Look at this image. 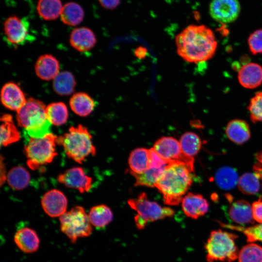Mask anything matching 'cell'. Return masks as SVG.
Masks as SVG:
<instances>
[{"label":"cell","instance_id":"6da1fadb","mask_svg":"<svg viewBox=\"0 0 262 262\" xmlns=\"http://www.w3.org/2000/svg\"><path fill=\"white\" fill-rule=\"evenodd\" d=\"M175 43L179 56L195 64L212 58L217 46L213 31L203 25L188 26L176 36Z\"/></svg>","mask_w":262,"mask_h":262},{"label":"cell","instance_id":"7a4b0ae2","mask_svg":"<svg viewBox=\"0 0 262 262\" xmlns=\"http://www.w3.org/2000/svg\"><path fill=\"white\" fill-rule=\"evenodd\" d=\"M194 169L180 162L169 163L155 184L162 193L164 202L169 205H177L193 182Z\"/></svg>","mask_w":262,"mask_h":262},{"label":"cell","instance_id":"3957f363","mask_svg":"<svg viewBox=\"0 0 262 262\" xmlns=\"http://www.w3.org/2000/svg\"><path fill=\"white\" fill-rule=\"evenodd\" d=\"M46 108L42 101L30 98L16 111L17 124L25 129L29 137L42 138L51 133L52 124L47 118Z\"/></svg>","mask_w":262,"mask_h":262},{"label":"cell","instance_id":"277c9868","mask_svg":"<svg viewBox=\"0 0 262 262\" xmlns=\"http://www.w3.org/2000/svg\"><path fill=\"white\" fill-rule=\"evenodd\" d=\"M57 143L62 146L68 157L79 164L88 156L96 154L92 136L82 125L71 127L67 132L57 137Z\"/></svg>","mask_w":262,"mask_h":262},{"label":"cell","instance_id":"5b68a950","mask_svg":"<svg viewBox=\"0 0 262 262\" xmlns=\"http://www.w3.org/2000/svg\"><path fill=\"white\" fill-rule=\"evenodd\" d=\"M237 236L221 229L212 231L205 245L208 262H231L238 258V250L235 240Z\"/></svg>","mask_w":262,"mask_h":262},{"label":"cell","instance_id":"8992f818","mask_svg":"<svg viewBox=\"0 0 262 262\" xmlns=\"http://www.w3.org/2000/svg\"><path fill=\"white\" fill-rule=\"evenodd\" d=\"M25 146L28 166L33 170L50 163L57 155L55 147L57 137L49 133L42 138L29 137Z\"/></svg>","mask_w":262,"mask_h":262},{"label":"cell","instance_id":"52a82bcc","mask_svg":"<svg viewBox=\"0 0 262 262\" xmlns=\"http://www.w3.org/2000/svg\"><path fill=\"white\" fill-rule=\"evenodd\" d=\"M128 203L137 212L134 221L139 229H144L149 222L163 219L174 213L173 209L162 207L156 202L148 200L145 193H141L136 198L129 199Z\"/></svg>","mask_w":262,"mask_h":262},{"label":"cell","instance_id":"ba28073f","mask_svg":"<svg viewBox=\"0 0 262 262\" xmlns=\"http://www.w3.org/2000/svg\"><path fill=\"white\" fill-rule=\"evenodd\" d=\"M60 229L72 243L90 235L92 225L88 214L80 206L73 207L60 217Z\"/></svg>","mask_w":262,"mask_h":262},{"label":"cell","instance_id":"9c48e42d","mask_svg":"<svg viewBox=\"0 0 262 262\" xmlns=\"http://www.w3.org/2000/svg\"><path fill=\"white\" fill-rule=\"evenodd\" d=\"M153 148L168 164L180 162L194 169V158L183 152L180 142L172 137H163L155 143Z\"/></svg>","mask_w":262,"mask_h":262},{"label":"cell","instance_id":"30bf717a","mask_svg":"<svg viewBox=\"0 0 262 262\" xmlns=\"http://www.w3.org/2000/svg\"><path fill=\"white\" fill-rule=\"evenodd\" d=\"M241 10L238 0H213L210 5V14L215 21L230 23L238 17Z\"/></svg>","mask_w":262,"mask_h":262},{"label":"cell","instance_id":"8fae6325","mask_svg":"<svg viewBox=\"0 0 262 262\" xmlns=\"http://www.w3.org/2000/svg\"><path fill=\"white\" fill-rule=\"evenodd\" d=\"M58 180L67 187L75 189L81 193L88 192L92 186V178L80 167L66 170L59 175Z\"/></svg>","mask_w":262,"mask_h":262},{"label":"cell","instance_id":"7c38bea8","mask_svg":"<svg viewBox=\"0 0 262 262\" xmlns=\"http://www.w3.org/2000/svg\"><path fill=\"white\" fill-rule=\"evenodd\" d=\"M4 31L7 40L13 45L23 44L31 37L27 23L15 16L9 17L5 21Z\"/></svg>","mask_w":262,"mask_h":262},{"label":"cell","instance_id":"4fadbf2b","mask_svg":"<svg viewBox=\"0 0 262 262\" xmlns=\"http://www.w3.org/2000/svg\"><path fill=\"white\" fill-rule=\"evenodd\" d=\"M41 204L44 212L49 216L60 217L66 212L67 200L61 191L52 189L43 195Z\"/></svg>","mask_w":262,"mask_h":262},{"label":"cell","instance_id":"5bb4252c","mask_svg":"<svg viewBox=\"0 0 262 262\" xmlns=\"http://www.w3.org/2000/svg\"><path fill=\"white\" fill-rule=\"evenodd\" d=\"M227 197L230 203L228 213L232 221L239 226L254 223L252 206L247 201L244 199L233 201L229 195H228Z\"/></svg>","mask_w":262,"mask_h":262},{"label":"cell","instance_id":"9a60e30c","mask_svg":"<svg viewBox=\"0 0 262 262\" xmlns=\"http://www.w3.org/2000/svg\"><path fill=\"white\" fill-rule=\"evenodd\" d=\"M182 209L188 217L196 219L205 215L208 211L209 205L201 195L189 193L181 201Z\"/></svg>","mask_w":262,"mask_h":262},{"label":"cell","instance_id":"2e32d148","mask_svg":"<svg viewBox=\"0 0 262 262\" xmlns=\"http://www.w3.org/2000/svg\"><path fill=\"white\" fill-rule=\"evenodd\" d=\"M0 98L4 107L16 111L23 107L27 101L21 88L13 82L6 83L3 86Z\"/></svg>","mask_w":262,"mask_h":262},{"label":"cell","instance_id":"e0dca14e","mask_svg":"<svg viewBox=\"0 0 262 262\" xmlns=\"http://www.w3.org/2000/svg\"><path fill=\"white\" fill-rule=\"evenodd\" d=\"M14 240L16 246L26 253L34 252L39 247L40 239L38 234L29 227L19 228L15 234Z\"/></svg>","mask_w":262,"mask_h":262},{"label":"cell","instance_id":"ac0fdd59","mask_svg":"<svg viewBox=\"0 0 262 262\" xmlns=\"http://www.w3.org/2000/svg\"><path fill=\"white\" fill-rule=\"evenodd\" d=\"M238 79L242 86L255 88L262 83V67L255 63L244 65L238 72Z\"/></svg>","mask_w":262,"mask_h":262},{"label":"cell","instance_id":"d6986e66","mask_svg":"<svg viewBox=\"0 0 262 262\" xmlns=\"http://www.w3.org/2000/svg\"><path fill=\"white\" fill-rule=\"evenodd\" d=\"M96 41L94 33L86 27L76 28L71 32L70 35L71 45L81 52L90 50L95 45Z\"/></svg>","mask_w":262,"mask_h":262},{"label":"cell","instance_id":"ffe728a7","mask_svg":"<svg viewBox=\"0 0 262 262\" xmlns=\"http://www.w3.org/2000/svg\"><path fill=\"white\" fill-rule=\"evenodd\" d=\"M35 70L36 75L42 80L54 79L59 73V64L57 60L49 54L41 56L37 59Z\"/></svg>","mask_w":262,"mask_h":262},{"label":"cell","instance_id":"44dd1931","mask_svg":"<svg viewBox=\"0 0 262 262\" xmlns=\"http://www.w3.org/2000/svg\"><path fill=\"white\" fill-rule=\"evenodd\" d=\"M225 132L228 138L238 145L245 143L250 137L249 125L242 119H235L230 121L226 126Z\"/></svg>","mask_w":262,"mask_h":262},{"label":"cell","instance_id":"7402d4cb","mask_svg":"<svg viewBox=\"0 0 262 262\" xmlns=\"http://www.w3.org/2000/svg\"><path fill=\"white\" fill-rule=\"evenodd\" d=\"M129 172L140 174L149 168V149L140 147L133 150L129 158Z\"/></svg>","mask_w":262,"mask_h":262},{"label":"cell","instance_id":"603a6c76","mask_svg":"<svg viewBox=\"0 0 262 262\" xmlns=\"http://www.w3.org/2000/svg\"><path fill=\"white\" fill-rule=\"evenodd\" d=\"M69 105L73 112L82 116L89 115L95 105L93 99L88 95L82 92L74 94L70 98Z\"/></svg>","mask_w":262,"mask_h":262},{"label":"cell","instance_id":"cb8c5ba5","mask_svg":"<svg viewBox=\"0 0 262 262\" xmlns=\"http://www.w3.org/2000/svg\"><path fill=\"white\" fill-rule=\"evenodd\" d=\"M88 215L92 226L98 229L105 228L112 221L113 218L111 209L103 204L91 208Z\"/></svg>","mask_w":262,"mask_h":262},{"label":"cell","instance_id":"d4e9b609","mask_svg":"<svg viewBox=\"0 0 262 262\" xmlns=\"http://www.w3.org/2000/svg\"><path fill=\"white\" fill-rule=\"evenodd\" d=\"M0 144L6 146L10 144L18 141L20 139V134L14 124L12 117L8 114L3 115L1 117Z\"/></svg>","mask_w":262,"mask_h":262},{"label":"cell","instance_id":"484cf974","mask_svg":"<svg viewBox=\"0 0 262 262\" xmlns=\"http://www.w3.org/2000/svg\"><path fill=\"white\" fill-rule=\"evenodd\" d=\"M60 16L64 23L74 26L79 24L82 21L84 11L79 4L69 2L63 6Z\"/></svg>","mask_w":262,"mask_h":262},{"label":"cell","instance_id":"4316f807","mask_svg":"<svg viewBox=\"0 0 262 262\" xmlns=\"http://www.w3.org/2000/svg\"><path fill=\"white\" fill-rule=\"evenodd\" d=\"M7 182L13 189L17 190L26 188L31 180V176L28 171L21 166L12 168L8 173Z\"/></svg>","mask_w":262,"mask_h":262},{"label":"cell","instance_id":"83f0119b","mask_svg":"<svg viewBox=\"0 0 262 262\" xmlns=\"http://www.w3.org/2000/svg\"><path fill=\"white\" fill-rule=\"evenodd\" d=\"M76 81L73 75L67 71L60 72L53 79L54 91L61 96H67L74 91Z\"/></svg>","mask_w":262,"mask_h":262},{"label":"cell","instance_id":"f1b7e54d","mask_svg":"<svg viewBox=\"0 0 262 262\" xmlns=\"http://www.w3.org/2000/svg\"><path fill=\"white\" fill-rule=\"evenodd\" d=\"M63 6L60 0H39L37 10L42 18L50 20L60 16Z\"/></svg>","mask_w":262,"mask_h":262},{"label":"cell","instance_id":"f546056e","mask_svg":"<svg viewBox=\"0 0 262 262\" xmlns=\"http://www.w3.org/2000/svg\"><path fill=\"white\" fill-rule=\"evenodd\" d=\"M214 178L218 186L226 190L233 188L239 179L236 170L229 166H223L218 169Z\"/></svg>","mask_w":262,"mask_h":262},{"label":"cell","instance_id":"4dcf8cb0","mask_svg":"<svg viewBox=\"0 0 262 262\" xmlns=\"http://www.w3.org/2000/svg\"><path fill=\"white\" fill-rule=\"evenodd\" d=\"M46 111L47 118L52 125L61 126L67 120L68 110L63 102L50 103L46 107Z\"/></svg>","mask_w":262,"mask_h":262},{"label":"cell","instance_id":"1f68e13d","mask_svg":"<svg viewBox=\"0 0 262 262\" xmlns=\"http://www.w3.org/2000/svg\"><path fill=\"white\" fill-rule=\"evenodd\" d=\"M179 142L184 154L192 158L197 154L202 146L200 137L193 132H186L183 134Z\"/></svg>","mask_w":262,"mask_h":262},{"label":"cell","instance_id":"d6a6232c","mask_svg":"<svg viewBox=\"0 0 262 262\" xmlns=\"http://www.w3.org/2000/svg\"><path fill=\"white\" fill-rule=\"evenodd\" d=\"M165 166L159 168H149L140 174L131 172H130V173L135 179V186L155 187L156 183L162 174Z\"/></svg>","mask_w":262,"mask_h":262},{"label":"cell","instance_id":"836d02e7","mask_svg":"<svg viewBox=\"0 0 262 262\" xmlns=\"http://www.w3.org/2000/svg\"><path fill=\"white\" fill-rule=\"evenodd\" d=\"M260 179L254 173H244L238 179V187L244 194L255 195L260 189Z\"/></svg>","mask_w":262,"mask_h":262},{"label":"cell","instance_id":"e575fe53","mask_svg":"<svg viewBox=\"0 0 262 262\" xmlns=\"http://www.w3.org/2000/svg\"><path fill=\"white\" fill-rule=\"evenodd\" d=\"M219 223L224 228L243 233L246 236L247 242L260 241L262 243V223L245 228L242 226Z\"/></svg>","mask_w":262,"mask_h":262},{"label":"cell","instance_id":"d590c367","mask_svg":"<svg viewBox=\"0 0 262 262\" xmlns=\"http://www.w3.org/2000/svg\"><path fill=\"white\" fill-rule=\"evenodd\" d=\"M238 259L239 262H262V247L250 243L239 251Z\"/></svg>","mask_w":262,"mask_h":262},{"label":"cell","instance_id":"8d00e7d4","mask_svg":"<svg viewBox=\"0 0 262 262\" xmlns=\"http://www.w3.org/2000/svg\"><path fill=\"white\" fill-rule=\"evenodd\" d=\"M248 109L253 122H262V92H257L252 97Z\"/></svg>","mask_w":262,"mask_h":262},{"label":"cell","instance_id":"74e56055","mask_svg":"<svg viewBox=\"0 0 262 262\" xmlns=\"http://www.w3.org/2000/svg\"><path fill=\"white\" fill-rule=\"evenodd\" d=\"M248 44L249 50L252 54L262 53V29L257 30L250 35Z\"/></svg>","mask_w":262,"mask_h":262},{"label":"cell","instance_id":"f35d334b","mask_svg":"<svg viewBox=\"0 0 262 262\" xmlns=\"http://www.w3.org/2000/svg\"><path fill=\"white\" fill-rule=\"evenodd\" d=\"M149 168H159L165 166L168 164L165 160L156 152L153 147L149 149Z\"/></svg>","mask_w":262,"mask_h":262},{"label":"cell","instance_id":"ab89813d","mask_svg":"<svg viewBox=\"0 0 262 262\" xmlns=\"http://www.w3.org/2000/svg\"><path fill=\"white\" fill-rule=\"evenodd\" d=\"M254 220L259 223H262V200L259 199L252 205Z\"/></svg>","mask_w":262,"mask_h":262},{"label":"cell","instance_id":"60d3db41","mask_svg":"<svg viewBox=\"0 0 262 262\" xmlns=\"http://www.w3.org/2000/svg\"><path fill=\"white\" fill-rule=\"evenodd\" d=\"M256 162L253 166L254 173L262 180V150L258 152L255 156Z\"/></svg>","mask_w":262,"mask_h":262},{"label":"cell","instance_id":"b9f144b4","mask_svg":"<svg viewBox=\"0 0 262 262\" xmlns=\"http://www.w3.org/2000/svg\"><path fill=\"white\" fill-rule=\"evenodd\" d=\"M102 6L106 9H113L120 3V0H98Z\"/></svg>","mask_w":262,"mask_h":262},{"label":"cell","instance_id":"7bdbcfd3","mask_svg":"<svg viewBox=\"0 0 262 262\" xmlns=\"http://www.w3.org/2000/svg\"><path fill=\"white\" fill-rule=\"evenodd\" d=\"M134 53L137 58L143 59L147 55V50L143 46H139L135 49Z\"/></svg>","mask_w":262,"mask_h":262}]
</instances>
